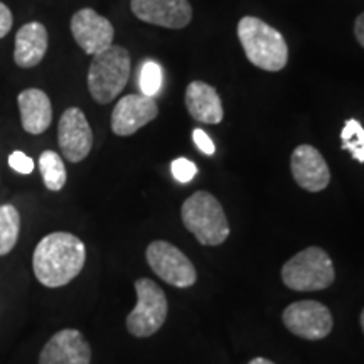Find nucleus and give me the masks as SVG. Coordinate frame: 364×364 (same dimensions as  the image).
Here are the masks:
<instances>
[{
	"mask_svg": "<svg viewBox=\"0 0 364 364\" xmlns=\"http://www.w3.org/2000/svg\"><path fill=\"white\" fill-rule=\"evenodd\" d=\"M85 262V243L66 231L44 236L33 255L36 279L49 289H58L75 280L83 270Z\"/></svg>",
	"mask_w": 364,
	"mask_h": 364,
	"instance_id": "obj_1",
	"label": "nucleus"
},
{
	"mask_svg": "<svg viewBox=\"0 0 364 364\" xmlns=\"http://www.w3.org/2000/svg\"><path fill=\"white\" fill-rule=\"evenodd\" d=\"M238 39L253 66L263 71H282L289 61V48L279 31L258 17L247 16L238 24Z\"/></svg>",
	"mask_w": 364,
	"mask_h": 364,
	"instance_id": "obj_2",
	"label": "nucleus"
},
{
	"mask_svg": "<svg viewBox=\"0 0 364 364\" xmlns=\"http://www.w3.org/2000/svg\"><path fill=\"white\" fill-rule=\"evenodd\" d=\"M182 223L201 245L218 247L230 236V223L220 201L206 191H198L186 199L181 209Z\"/></svg>",
	"mask_w": 364,
	"mask_h": 364,
	"instance_id": "obj_3",
	"label": "nucleus"
},
{
	"mask_svg": "<svg viewBox=\"0 0 364 364\" xmlns=\"http://www.w3.org/2000/svg\"><path fill=\"white\" fill-rule=\"evenodd\" d=\"M130 54L122 46H110L95 54L88 70V90L95 102L107 105L115 100L129 83Z\"/></svg>",
	"mask_w": 364,
	"mask_h": 364,
	"instance_id": "obj_4",
	"label": "nucleus"
},
{
	"mask_svg": "<svg viewBox=\"0 0 364 364\" xmlns=\"http://www.w3.org/2000/svg\"><path fill=\"white\" fill-rule=\"evenodd\" d=\"M336 279L331 257L318 247H309L282 268V280L297 292H316L332 285Z\"/></svg>",
	"mask_w": 364,
	"mask_h": 364,
	"instance_id": "obj_5",
	"label": "nucleus"
},
{
	"mask_svg": "<svg viewBox=\"0 0 364 364\" xmlns=\"http://www.w3.org/2000/svg\"><path fill=\"white\" fill-rule=\"evenodd\" d=\"M136 306L127 317V329L135 338H149L161 329L167 318L164 290L150 279L135 282Z\"/></svg>",
	"mask_w": 364,
	"mask_h": 364,
	"instance_id": "obj_6",
	"label": "nucleus"
},
{
	"mask_svg": "<svg viewBox=\"0 0 364 364\" xmlns=\"http://www.w3.org/2000/svg\"><path fill=\"white\" fill-rule=\"evenodd\" d=\"M147 263L166 284L188 289L196 284V268L188 257L167 241H152L147 247Z\"/></svg>",
	"mask_w": 364,
	"mask_h": 364,
	"instance_id": "obj_7",
	"label": "nucleus"
},
{
	"mask_svg": "<svg viewBox=\"0 0 364 364\" xmlns=\"http://www.w3.org/2000/svg\"><path fill=\"white\" fill-rule=\"evenodd\" d=\"M284 324L292 334L309 341L324 339L332 331V314L317 300H300L284 311Z\"/></svg>",
	"mask_w": 364,
	"mask_h": 364,
	"instance_id": "obj_8",
	"label": "nucleus"
},
{
	"mask_svg": "<svg viewBox=\"0 0 364 364\" xmlns=\"http://www.w3.org/2000/svg\"><path fill=\"white\" fill-rule=\"evenodd\" d=\"M58 142L66 161L76 164L88 157L93 147V132L80 108H68L59 118Z\"/></svg>",
	"mask_w": 364,
	"mask_h": 364,
	"instance_id": "obj_9",
	"label": "nucleus"
},
{
	"mask_svg": "<svg viewBox=\"0 0 364 364\" xmlns=\"http://www.w3.org/2000/svg\"><path fill=\"white\" fill-rule=\"evenodd\" d=\"M71 33L80 48L95 56L113 46L115 29L107 17L100 16L93 9H81L73 16Z\"/></svg>",
	"mask_w": 364,
	"mask_h": 364,
	"instance_id": "obj_10",
	"label": "nucleus"
},
{
	"mask_svg": "<svg viewBox=\"0 0 364 364\" xmlns=\"http://www.w3.org/2000/svg\"><path fill=\"white\" fill-rule=\"evenodd\" d=\"M130 7L140 21L167 29H184L193 19L188 0H132Z\"/></svg>",
	"mask_w": 364,
	"mask_h": 364,
	"instance_id": "obj_11",
	"label": "nucleus"
},
{
	"mask_svg": "<svg viewBox=\"0 0 364 364\" xmlns=\"http://www.w3.org/2000/svg\"><path fill=\"white\" fill-rule=\"evenodd\" d=\"M159 115L156 100L145 95H127L112 113V130L118 136H130Z\"/></svg>",
	"mask_w": 364,
	"mask_h": 364,
	"instance_id": "obj_12",
	"label": "nucleus"
},
{
	"mask_svg": "<svg viewBox=\"0 0 364 364\" xmlns=\"http://www.w3.org/2000/svg\"><path fill=\"white\" fill-rule=\"evenodd\" d=\"M292 176L297 184L309 193H321L331 182V171L326 159L312 145H299L290 159Z\"/></svg>",
	"mask_w": 364,
	"mask_h": 364,
	"instance_id": "obj_13",
	"label": "nucleus"
},
{
	"mask_svg": "<svg viewBox=\"0 0 364 364\" xmlns=\"http://www.w3.org/2000/svg\"><path fill=\"white\" fill-rule=\"evenodd\" d=\"M91 348L80 331L63 329L46 343L39 364H90Z\"/></svg>",
	"mask_w": 364,
	"mask_h": 364,
	"instance_id": "obj_14",
	"label": "nucleus"
},
{
	"mask_svg": "<svg viewBox=\"0 0 364 364\" xmlns=\"http://www.w3.org/2000/svg\"><path fill=\"white\" fill-rule=\"evenodd\" d=\"M21 112V124L27 134L39 135L49 129L53 122L51 100L43 90L29 88L19 93L17 98Z\"/></svg>",
	"mask_w": 364,
	"mask_h": 364,
	"instance_id": "obj_15",
	"label": "nucleus"
},
{
	"mask_svg": "<svg viewBox=\"0 0 364 364\" xmlns=\"http://www.w3.org/2000/svg\"><path fill=\"white\" fill-rule=\"evenodd\" d=\"M186 107L194 120L203 124L216 125L225 117L223 103L215 86L204 81H193L186 90Z\"/></svg>",
	"mask_w": 364,
	"mask_h": 364,
	"instance_id": "obj_16",
	"label": "nucleus"
},
{
	"mask_svg": "<svg viewBox=\"0 0 364 364\" xmlns=\"http://www.w3.org/2000/svg\"><path fill=\"white\" fill-rule=\"evenodd\" d=\"M49 36L41 22H29L16 34L14 61L21 68H34L43 61L48 51Z\"/></svg>",
	"mask_w": 364,
	"mask_h": 364,
	"instance_id": "obj_17",
	"label": "nucleus"
},
{
	"mask_svg": "<svg viewBox=\"0 0 364 364\" xmlns=\"http://www.w3.org/2000/svg\"><path fill=\"white\" fill-rule=\"evenodd\" d=\"M21 215L14 204L0 206V257L11 253L19 240Z\"/></svg>",
	"mask_w": 364,
	"mask_h": 364,
	"instance_id": "obj_18",
	"label": "nucleus"
},
{
	"mask_svg": "<svg viewBox=\"0 0 364 364\" xmlns=\"http://www.w3.org/2000/svg\"><path fill=\"white\" fill-rule=\"evenodd\" d=\"M39 171L44 186L49 191H61L66 184V167L59 154L54 150H46L39 157Z\"/></svg>",
	"mask_w": 364,
	"mask_h": 364,
	"instance_id": "obj_19",
	"label": "nucleus"
},
{
	"mask_svg": "<svg viewBox=\"0 0 364 364\" xmlns=\"http://www.w3.org/2000/svg\"><path fill=\"white\" fill-rule=\"evenodd\" d=\"M341 139H343V149L349 150L358 162H364V129L358 120L351 118L346 122Z\"/></svg>",
	"mask_w": 364,
	"mask_h": 364,
	"instance_id": "obj_20",
	"label": "nucleus"
},
{
	"mask_svg": "<svg viewBox=\"0 0 364 364\" xmlns=\"http://www.w3.org/2000/svg\"><path fill=\"white\" fill-rule=\"evenodd\" d=\"M162 68L156 61H145L140 68L139 85L145 97L154 98L162 88Z\"/></svg>",
	"mask_w": 364,
	"mask_h": 364,
	"instance_id": "obj_21",
	"label": "nucleus"
},
{
	"mask_svg": "<svg viewBox=\"0 0 364 364\" xmlns=\"http://www.w3.org/2000/svg\"><path fill=\"white\" fill-rule=\"evenodd\" d=\"M171 171H172V176H174V179L177 182H181V184H188V182L193 181L196 174H198V167L184 157H179L176 159V161H172Z\"/></svg>",
	"mask_w": 364,
	"mask_h": 364,
	"instance_id": "obj_22",
	"label": "nucleus"
},
{
	"mask_svg": "<svg viewBox=\"0 0 364 364\" xmlns=\"http://www.w3.org/2000/svg\"><path fill=\"white\" fill-rule=\"evenodd\" d=\"M9 166H11V169L19 172L22 176L33 174L34 171V161L29 156H26L24 152H21V150H17V152L9 156Z\"/></svg>",
	"mask_w": 364,
	"mask_h": 364,
	"instance_id": "obj_23",
	"label": "nucleus"
},
{
	"mask_svg": "<svg viewBox=\"0 0 364 364\" xmlns=\"http://www.w3.org/2000/svg\"><path fill=\"white\" fill-rule=\"evenodd\" d=\"M193 140H194L196 147L201 150L203 154H206V156H215V152H216L215 142H213L211 136H209L206 132L201 130V129H194L193 130Z\"/></svg>",
	"mask_w": 364,
	"mask_h": 364,
	"instance_id": "obj_24",
	"label": "nucleus"
},
{
	"mask_svg": "<svg viewBox=\"0 0 364 364\" xmlns=\"http://www.w3.org/2000/svg\"><path fill=\"white\" fill-rule=\"evenodd\" d=\"M12 24L14 17L11 9H9L4 2H0V39L6 38V36L11 33Z\"/></svg>",
	"mask_w": 364,
	"mask_h": 364,
	"instance_id": "obj_25",
	"label": "nucleus"
},
{
	"mask_svg": "<svg viewBox=\"0 0 364 364\" xmlns=\"http://www.w3.org/2000/svg\"><path fill=\"white\" fill-rule=\"evenodd\" d=\"M354 36H356L358 43L364 48V12L354 22Z\"/></svg>",
	"mask_w": 364,
	"mask_h": 364,
	"instance_id": "obj_26",
	"label": "nucleus"
},
{
	"mask_svg": "<svg viewBox=\"0 0 364 364\" xmlns=\"http://www.w3.org/2000/svg\"><path fill=\"white\" fill-rule=\"evenodd\" d=\"M248 364H275V363H272L270 359H265V358H255Z\"/></svg>",
	"mask_w": 364,
	"mask_h": 364,
	"instance_id": "obj_27",
	"label": "nucleus"
},
{
	"mask_svg": "<svg viewBox=\"0 0 364 364\" xmlns=\"http://www.w3.org/2000/svg\"><path fill=\"white\" fill-rule=\"evenodd\" d=\"M361 327H363V332H364V309H363V312H361Z\"/></svg>",
	"mask_w": 364,
	"mask_h": 364,
	"instance_id": "obj_28",
	"label": "nucleus"
}]
</instances>
